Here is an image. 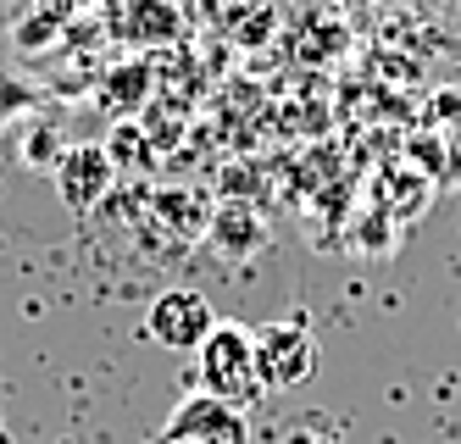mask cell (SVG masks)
<instances>
[{
    "label": "cell",
    "instance_id": "1",
    "mask_svg": "<svg viewBox=\"0 0 461 444\" xmlns=\"http://www.w3.org/2000/svg\"><path fill=\"white\" fill-rule=\"evenodd\" d=\"M194 361H201V389L217 394L222 405H234V412H250L267 394L261 389V372H256V339L240 322H217L212 339L194 350Z\"/></svg>",
    "mask_w": 461,
    "mask_h": 444
},
{
    "label": "cell",
    "instance_id": "6",
    "mask_svg": "<svg viewBox=\"0 0 461 444\" xmlns=\"http://www.w3.org/2000/svg\"><path fill=\"white\" fill-rule=\"evenodd\" d=\"M206 233H212V250H222V256H256V250H267V222H261L256 212H245V206H222Z\"/></svg>",
    "mask_w": 461,
    "mask_h": 444
},
{
    "label": "cell",
    "instance_id": "5",
    "mask_svg": "<svg viewBox=\"0 0 461 444\" xmlns=\"http://www.w3.org/2000/svg\"><path fill=\"white\" fill-rule=\"evenodd\" d=\"M56 189L68 200V212H78V217L95 212V200L112 189V156L101 145H73L56 167Z\"/></svg>",
    "mask_w": 461,
    "mask_h": 444
},
{
    "label": "cell",
    "instance_id": "7",
    "mask_svg": "<svg viewBox=\"0 0 461 444\" xmlns=\"http://www.w3.org/2000/svg\"><path fill=\"white\" fill-rule=\"evenodd\" d=\"M278 444H345V433L328 422V417H301V422H289L278 433Z\"/></svg>",
    "mask_w": 461,
    "mask_h": 444
},
{
    "label": "cell",
    "instance_id": "3",
    "mask_svg": "<svg viewBox=\"0 0 461 444\" xmlns=\"http://www.w3.org/2000/svg\"><path fill=\"white\" fill-rule=\"evenodd\" d=\"M212 328H217V312L201 289H161L145 312V339L178 356H194L212 339Z\"/></svg>",
    "mask_w": 461,
    "mask_h": 444
},
{
    "label": "cell",
    "instance_id": "2",
    "mask_svg": "<svg viewBox=\"0 0 461 444\" xmlns=\"http://www.w3.org/2000/svg\"><path fill=\"white\" fill-rule=\"evenodd\" d=\"M256 339V372H261V389H301L312 372H317V339L301 317H273L250 328Z\"/></svg>",
    "mask_w": 461,
    "mask_h": 444
},
{
    "label": "cell",
    "instance_id": "4",
    "mask_svg": "<svg viewBox=\"0 0 461 444\" xmlns=\"http://www.w3.org/2000/svg\"><path fill=\"white\" fill-rule=\"evenodd\" d=\"M156 444H250V422H245V412L222 405L217 394L194 389L173 405V417L161 422Z\"/></svg>",
    "mask_w": 461,
    "mask_h": 444
}]
</instances>
